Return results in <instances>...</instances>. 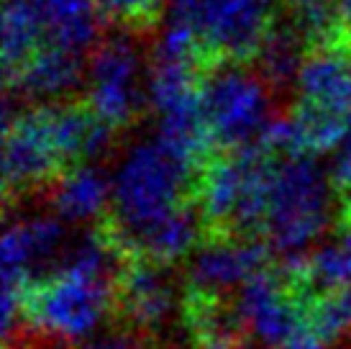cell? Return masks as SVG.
I'll use <instances>...</instances> for the list:
<instances>
[{
	"label": "cell",
	"mask_w": 351,
	"mask_h": 349,
	"mask_svg": "<svg viewBox=\"0 0 351 349\" xmlns=\"http://www.w3.org/2000/svg\"><path fill=\"white\" fill-rule=\"evenodd\" d=\"M195 349H246L244 341L239 339V331H226V334H213L195 341Z\"/></svg>",
	"instance_id": "d4e9b609"
},
{
	"label": "cell",
	"mask_w": 351,
	"mask_h": 349,
	"mask_svg": "<svg viewBox=\"0 0 351 349\" xmlns=\"http://www.w3.org/2000/svg\"><path fill=\"white\" fill-rule=\"evenodd\" d=\"M267 254L269 249L249 236H213L190 257L187 293L221 301L226 293L241 291L252 278L267 270Z\"/></svg>",
	"instance_id": "8fae6325"
},
{
	"label": "cell",
	"mask_w": 351,
	"mask_h": 349,
	"mask_svg": "<svg viewBox=\"0 0 351 349\" xmlns=\"http://www.w3.org/2000/svg\"><path fill=\"white\" fill-rule=\"evenodd\" d=\"M231 313L249 339L277 349L305 331V291L280 272L264 270L236 291Z\"/></svg>",
	"instance_id": "ba28073f"
},
{
	"label": "cell",
	"mask_w": 351,
	"mask_h": 349,
	"mask_svg": "<svg viewBox=\"0 0 351 349\" xmlns=\"http://www.w3.org/2000/svg\"><path fill=\"white\" fill-rule=\"evenodd\" d=\"M149 65L138 34L118 29L88 57L85 106L110 128L134 124L147 106Z\"/></svg>",
	"instance_id": "52a82bcc"
},
{
	"label": "cell",
	"mask_w": 351,
	"mask_h": 349,
	"mask_svg": "<svg viewBox=\"0 0 351 349\" xmlns=\"http://www.w3.org/2000/svg\"><path fill=\"white\" fill-rule=\"evenodd\" d=\"M305 329L321 341H341L351 334V288L305 293Z\"/></svg>",
	"instance_id": "ffe728a7"
},
{
	"label": "cell",
	"mask_w": 351,
	"mask_h": 349,
	"mask_svg": "<svg viewBox=\"0 0 351 349\" xmlns=\"http://www.w3.org/2000/svg\"><path fill=\"white\" fill-rule=\"evenodd\" d=\"M277 349H326V341H321L315 334H311V331L305 329V331H300L298 337H293L290 341H285L282 347H277Z\"/></svg>",
	"instance_id": "484cf974"
},
{
	"label": "cell",
	"mask_w": 351,
	"mask_h": 349,
	"mask_svg": "<svg viewBox=\"0 0 351 349\" xmlns=\"http://www.w3.org/2000/svg\"><path fill=\"white\" fill-rule=\"evenodd\" d=\"M308 52L311 47L298 34V29L290 21H280L277 16L272 31L267 34V39L254 57V69L272 87V93H287V90H295Z\"/></svg>",
	"instance_id": "e0dca14e"
},
{
	"label": "cell",
	"mask_w": 351,
	"mask_h": 349,
	"mask_svg": "<svg viewBox=\"0 0 351 349\" xmlns=\"http://www.w3.org/2000/svg\"><path fill=\"white\" fill-rule=\"evenodd\" d=\"M85 75H88L85 57L44 44L13 78L5 80V87L8 95L49 106V103H64L75 90L85 87Z\"/></svg>",
	"instance_id": "5bb4252c"
},
{
	"label": "cell",
	"mask_w": 351,
	"mask_h": 349,
	"mask_svg": "<svg viewBox=\"0 0 351 349\" xmlns=\"http://www.w3.org/2000/svg\"><path fill=\"white\" fill-rule=\"evenodd\" d=\"M41 19L47 44L77 57H90L106 39L98 0H41Z\"/></svg>",
	"instance_id": "2e32d148"
},
{
	"label": "cell",
	"mask_w": 351,
	"mask_h": 349,
	"mask_svg": "<svg viewBox=\"0 0 351 349\" xmlns=\"http://www.w3.org/2000/svg\"><path fill=\"white\" fill-rule=\"evenodd\" d=\"M193 174H197L195 170L175 159L154 139L128 146L110 172L113 201L108 232L121 252L131 254L154 226L185 205Z\"/></svg>",
	"instance_id": "6da1fadb"
},
{
	"label": "cell",
	"mask_w": 351,
	"mask_h": 349,
	"mask_svg": "<svg viewBox=\"0 0 351 349\" xmlns=\"http://www.w3.org/2000/svg\"><path fill=\"white\" fill-rule=\"evenodd\" d=\"M110 308H116V280L54 267L29 288L23 319L47 339L80 344L95 339Z\"/></svg>",
	"instance_id": "277c9868"
},
{
	"label": "cell",
	"mask_w": 351,
	"mask_h": 349,
	"mask_svg": "<svg viewBox=\"0 0 351 349\" xmlns=\"http://www.w3.org/2000/svg\"><path fill=\"white\" fill-rule=\"evenodd\" d=\"M277 16V0H167V19L193 31L213 62H254Z\"/></svg>",
	"instance_id": "8992f818"
},
{
	"label": "cell",
	"mask_w": 351,
	"mask_h": 349,
	"mask_svg": "<svg viewBox=\"0 0 351 349\" xmlns=\"http://www.w3.org/2000/svg\"><path fill=\"white\" fill-rule=\"evenodd\" d=\"M274 165L277 157L254 144L208 159L197 170L193 185L195 208L215 236H249L262 232Z\"/></svg>",
	"instance_id": "3957f363"
},
{
	"label": "cell",
	"mask_w": 351,
	"mask_h": 349,
	"mask_svg": "<svg viewBox=\"0 0 351 349\" xmlns=\"http://www.w3.org/2000/svg\"><path fill=\"white\" fill-rule=\"evenodd\" d=\"M328 174H331L333 190L346 201V205H351V116L349 124H346V134H343L341 144L333 152V165Z\"/></svg>",
	"instance_id": "603a6c76"
},
{
	"label": "cell",
	"mask_w": 351,
	"mask_h": 349,
	"mask_svg": "<svg viewBox=\"0 0 351 349\" xmlns=\"http://www.w3.org/2000/svg\"><path fill=\"white\" fill-rule=\"evenodd\" d=\"M287 21L311 49L349 39L341 26L339 0H287Z\"/></svg>",
	"instance_id": "44dd1931"
},
{
	"label": "cell",
	"mask_w": 351,
	"mask_h": 349,
	"mask_svg": "<svg viewBox=\"0 0 351 349\" xmlns=\"http://www.w3.org/2000/svg\"><path fill=\"white\" fill-rule=\"evenodd\" d=\"M331 174L313 157L277 159L269 183L264 218L267 249L280 257L285 278L298 280L311 257V247L331 218Z\"/></svg>",
	"instance_id": "7a4b0ae2"
},
{
	"label": "cell",
	"mask_w": 351,
	"mask_h": 349,
	"mask_svg": "<svg viewBox=\"0 0 351 349\" xmlns=\"http://www.w3.org/2000/svg\"><path fill=\"white\" fill-rule=\"evenodd\" d=\"M298 108L349 121L351 116V41L313 47L295 82Z\"/></svg>",
	"instance_id": "4fadbf2b"
},
{
	"label": "cell",
	"mask_w": 351,
	"mask_h": 349,
	"mask_svg": "<svg viewBox=\"0 0 351 349\" xmlns=\"http://www.w3.org/2000/svg\"><path fill=\"white\" fill-rule=\"evenodd\" d=\"M88 349H169V347H149L144 337H138L134 331H116V334H106L98 339L90 341Z\"/></svg>",
	"instance_id": "cb8c5ba5"
},
{
	"label": "cell",
	"mask_w": 351,
	"mask_h": 349,
	"mask_svg": "<svg viewBox=\"0 0 351 349\" xmlns=\"http://www.w3.org/2000/svg\"><path fill=\"white\" fill-rule=\"evenodd\" d=\"M116 308L134 334H154L180 308V291L167 264L131 260L116 280Z\"/></svg>",
	"instance_id": "7c38bea8"
},
{
	"label": "cell",
	"mask_w": 351,
	"mask_h": 349,
	"mask_svg": "<svg viewBox=\"0 0 351 349\" xmlns=\"http://www.w3.org/2000/svg\"><path fill=\"white\" fill-rule=\"evenodd\" d=\"M203 218L193 205H182L177 214L154 226L141 242L131 249L134 260H152L159 264H172L185 257H193L197 249V239L203 232Z\"/></svg>",
	"instance_id": "ac0fdd59"
},
{
	"label": "cell",
	"mask_w": 351,
	"mask_h": 349,
	"mask_svg": "<svg viewBox=\"0 0 351 349\" xmlns=\"http://www.w3.org/2000/svg\"><path fill=\"white\" fill-rule=\"evenodd\" d=\"M3 183L8 195H23L44 183H54L64 172L51 144L41 106L13 113V100H5L3 113Z\"/></svg>",
	"instance_id": "9c48e42d"
},
{
	"label": "cell",
	"mask_w": 351,
	"mask_h": 349,
	"mask_svg": "<svg viewBox=\"0 0 351 349\" xmlns=\"http://www.w3.org/2000/svg\"><path fill=\"white\" fill-rule=\"evenodd\" d=\"M44 19L41 0H5L3 5V69L5 80L13 78L41 47Z\"/></svg>",
	"instance_id": "d6986e66"
},
{
	"label": "cell",
	"mask_w": 351,
	"mask_h": 349,
	"mask_svg": "<svg viewBox=\"0 0 351 349\" xmlns=\"http://www.w3.org/2000/svg\"><path fill=\"white\" fill-rule=\"evenodd\" d=\"M203 113L215 146H254L272 124V87L246 62H213L203 75Z\"/></svg>",
	"instance_id": "5b68a950"
},
{
	"label": "cell",
	"mask_w": 351,
	"mask_h": 349,
	"mask_svg": "<svg viewBox=\"0 0 351 349\" xmlns=\"http://www.w3.org/2000/svg\"><path fill=\"white\" fill-rule=\"evenodd\" d=\"M113 185L110 174L98 165L69 167L51 183L49 205L51 214L64 223H90L110 208Z\"/></svg>",
	"instance_id": "9a60e30c"
},
{
	"label": "cell",
	"mask_w": 351,
	"mask_h": 349,
	"mask_svg": "<svg viewBox=\"0 0 351 349\" xmlns=\"http://www.w3.org/2000/svg\"><path fill=\"white\" fill-rule=\"evenodd\" d=\"M67 249L64 221L54 214L23 216L3 234V293L26 301L36 270L62 260Z\"/></svg>",
	"instance_id": "30bf717a"
},
{
	"label": "cell",
	"mask_w": 351,
	"mask_h": 349,
	"mask_svg": "<svg viewBox=\"0 0 351 349\" xmlns=\"http://www.w3.org/2000/svg\"><path fill=\"white\" fill-rule=\"evenodd\" d=\"M339 13H341L343 34H346L351 41V0H339Z\"/></svg>",
	"instance_id": "4316f807"
},
{
	"label": "cell",
	"mask_w": 351,
	"mask_h": 349,
	"mask_svg": "<svg viewBox=\"0 0 351 349\" xmlns=\"http://www.w3.org/2000/svg\"><path fill=\"white\" fill-rule=\"evenodd\" d=\"M98 8L106 23L123 31L144 34L165 16L167 0H98Z\"/></svg>",
	"instance_id": "7402d4cb"
}]
</instances>
